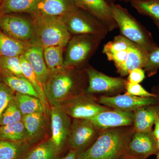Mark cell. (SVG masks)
Returning a JSON list of instances; mask_svg holds the SVG:
<instances>
[{
    "label": "cell",
    "mask_w": 159,
    "mask_h": 159,
    "mask_svg": "<svg viewBox=\"0 0 159 159\" xmlns=\"http://www.w3.org/2000/svg\"><path fill=\"white\" fill-rule=\"evenodd\" d=\"M67 68L50 74L43 87L48 102L60 105L67 99L86 93L88 77L86 68L83 70Z\"/></svg>",
    "instance_id": "obj_1"
},
{
    "label": "cell",
    "mask_w": 159,
    "mask_h": 159,
    "mask_svg": "<svg viewBox=\"0 0 159 159\" xmlns=\"http://www.w3.org/2000/svg\"><path fill=\"white\" fill-rule=\"evenodd\" d=\"M134 132L133 126L102 129L90 147L78 154L77 159H120Z\"/></svg>",
    "instance_id": "obj_2"
},
{
    "label": "cell",
    "mask_w": 159,
    "mask_h": 159,
    "mask_svg": "<svg viewBox=\"0 0 159 159\" xmlns=\"http://www.w3.org/2000/svg\"><path fill=\"white\" fill-rule=\"evenodd\" d=\"M102 53L109 61L114 62L122 77L128 76L134 69H144L149 55L148 51L121 34L104 44Z\"/></svg>",
    "instance_id": "obj_3"
},
{
    "label": "cell",
    "mask_w": 159,
    "mask_h": 159,
    "mask_svg": "<svg viewBox=\"0 0 159 159\" xmlns=\"http://www.w3.org/2000/svg\"><path fill=\"white\" fill-rule=\"evenodd\" d=\"M110 6L112 15L121 35L140 46L148 53L159 48L150 32L127 9L116 3L111 4Z\"/></svg>",
    "instance_id": "obj_4"
},
{
    "label": "cell",
    "mask_w": 159,
    "mask_h": 159,
    "mask_svg": "<svg viewBox=\"0 0 159 159\" xmlns=\"http://www.w3.org/2000/svg\"><path fill=\"white\" fill-rule=\"evenodd\" d=\"M34 25L35 40L43 47H66L70 39L62 17L34 15H31Z\"/></svg>",
    "instance_id": "obj_5"
},
{
    "label": "cell",
    "mask_w": 159,
    "mask_h": 159,
    "mask_svg": "<svg viewBox=\"0 0 159 159\" xmlns=\"http://www.w3.org/2000/svg\"><path fill=\"white\" fill-rule=\"evenodd\" d=\"M103 39L94 34H79L71 37L67 45L64 59L66 67H82L96 52Z\"/></svg>",
    "instance_id": "obj_6"
},
{
    "label": "cell",
    "mask_w": 159,
    "mask_h": 159,
    "mask_svg": "<svg viewBox=\"0 0 159 159\" xmlns=\"http://www.w3.org/2000/svg\"><path fill=\"white\" fill-rule=\"evenodd\" d=\"M71 34H94L105 38L109 31L101 22L88 12L75 7L62 17Z\"/></svg>",
    "instance_id": "obj_7"
},
{
    "label": "cell",
    "mask_w": 159,
    "mask_h": 159,
    "mask_svg": "<svg viewBox=\"0 0 159 159\" xmlns=\"http://www.w3.org/2000/svg\"><path fill=\"white\" fill-rule=\"evenodd\" d=\"M86 72L88 77L86 94L111 97L125 91L127 80L124 78L107 76L92 66L86 68Z\"/></svg>",
    "instance_id": "obj_8"
},
{
    "label": "cell",
    "mask_w": 159,
    "mask_h": 159,
    "mask_svg": "<svg viewBox=\"0 0 159 159\" xmlns=\"http://www.w3.org/2000/svg\"><path fill=\"white\" fill-rule=\"evenodd\" d=\"M60 105L69 116L87 120L112 109L99 103L96 96L86 93L67 99Z\"/></svg>",
    "instance_id": "obj_9"
},
{
    "label": "cell",
    "mask_w": 159,
    "mask_h": 159,
    "mask_svg": "<svg viewBox=\"0 0 159 159\" xmlns=\"http://www.w3.org/2000/svg\"><path fill=\"white\" fill-rule=\"evenodd\" d=\"M102 129L90 120L74 119L71 124L68 140L69 149L82 152L93 145Z\"/></svg>",
    "instance_id": "obj_10"
},
{
    "label": "cell",
    "mask_w": 159,
    "mask_h": 159,
    "mask_svg": "<svg viewBox=\"0 0 159 159\" xmlns=\"http://www.w3.org/2000/svg\"><path fill=\"white\" fill-rule=\"evenodd\" d=\"M0 29L7 35L25 43L35 40L32 20L12 14H0Z\"/></svg>",
    "instance_id": "obj_11"
},
{
    "label": "cell",
    "mask_w": 159,
    "mask_h": 159,
    "mask_svg": "<svg viewBox=\"0 0 159 159\" xmlns=\"http://www.w3.org/2000/svg\"><path fill=\"white\" fill-rule=\"evenodd\" d=\"M51 141L61 154L68 147V140L71 122L69 116L60 105L51 106Z\"/></svg>",
    "instance_id": "obj_12"
},
{
    "label": "cell",
    "mask_w": 159,
    "mask_h": 159,
    "mask_svg": "<svg viewBox=\"0 0 159 159\" xmlns=\"http://www.w3.org/2000/svg\"><path fill=\"white\" fill-rule=\"evenodd\" d=\"M98 101L101 105L113 109L133 112L145 106L159 103L157 97H138L126 93L111 97L101 96L98 98Z\"/></svg>",
    "instance_id": "obj_13"
},
{
    "label": "cell",
    "mask_w": 159,
    "mask_h": 159,
    "mask_svg": "<svg viewBox=\"0 0 159 159\" xmlns=\"http://www.w3.org/2000/svg\"><path fill=\"white\" fill-rule=\"evenodd\" d=\"M159 150L153 130L134 132L129 143L125 155L138 159H146L151 156L156 155Z\"/></svg>",
    "instance_id": "obj_14"
},
{
    "label": "cell",
    "mask_w": 159,
    "mask_h": 159,
    "mask_svg": "<svg viewBox=\"0 0 159 159\" xmlns=\"http://www.w3.org/2000/svg\"><path fill=\"white\" fill-rule=\"evenodd\" d=\"M77 8L97 18L108 29L109 32L118 29L112 15L110 4L106 0H73Z\"/></svg>",
    "instance_id": "obj_15"
},
{
    "label": "cell",
    "mask_w": 159,
    "mask_h": 159,
    "mask_svg": "<svg viewBox=\"0 0 159 159\" xmlns=\"http://www.w3.org/2000/svg\"><path fill=\"white\" fill-rule=\"evenodd\" d=\"M89 120L101 129L133 126L134 112L111 109L99 113Z\"/></svg>",
    "instance_id": "obj_16"
},
{
    "label": "cell",
    "mask_w": 159,
    "mask_h": 159,
    "mask_svg": "<svg viewBox=\"0 0 159 159\" xmlns=\"http://www.w3.org/2000/svg\"><path fill=\"white\" fill-rule=\"evenodd\" d=\"M24 55L43 87L50 74L44 57L43 47L36 40L34 41L30 44Z\"/></svg>",
    "instance_id": "obj_17"
},
{
    "label": "cell",
    "mask_w": 159,
    "mask_h": 159,
    "mask_svg": "<svg viewBox=\"0 0 159 159\" xmlns=\"http://www.w3.org/2000/svg\"><path fill=\"white\" fill-rule=\"evenodd\" d=\"M75 7L73 0H40L31 15L62 17Z\"/></svg>",
    "instance_id": "obj_18"
},
{
    "label": "cell",
    "mask_w": 159,
    "mask_h": 159,
    "mask_svg": "<svg viewBox=\"0 0 159 159\" xmlns=\"http://www.w3.org/2000/svg\"><path fill=\"white\" fill-rule=\"evenodd\" d=\"M159 116V103L145 106L134 111L133 127L135 132H141L152 130L155 120Z\"/></svg>",
    "instance_id": "obj_19"
},
{
    "label": "cell",
    "mask_w": 159,
    "mask_h": 159,
    "mask_svg": "<svg viewBox=\"0 0 159 159\" xmlns=\"http://www.w3.org/2000/svg\"><path fill=\"white\" fill-rule=\"evenodd\" d=\"M34 145L30 142H14L0 139V159H23Z\"/></svg>",
    "instance_id": "obj_20"
},
{
    "label": "cell",
    "mask_w": 159,
    "mask_h": 159,
    "mask_svg": "<svg viewBox=\"0 0 159 159\" xmlns=\"http://www.w3.org/2000/svg\"><path fill=\"white\" fill-rule=\"evenodd\" d=\"M31 43L23 42L14 39L0 29V57H14L23 55Z\"/></svg>",
    "instance_id": "obj_21"
},
{
    "label": "cell",
    "mask_w": 159,
    "mask_h": 159,
    "mask_svg": "<svg viewBox=\"0 0 159 159\" xmlns=\"http://www.w3.org/2000/svg\"><path fill=\"white\" fill-rule=\"evenodd\" d=\"M0 75H2L3 82L12 91L39 98L33 86L24 76H16L5 72H1Z\"/></svg>",
    "instance_id": "obj_22"
},
{
    "label": "cell",
    "mask_w": 159,
    "mask_h": 159,
    "mask_svg": "<svg viewBox=\"0 0 159 159\" xmlns=\"http://www.w3.org/2000/svg\"><path fill=\"white\" fill-rule=\"evenodd\" d=\"M60 154L50 139L34 145L23 159H60Z\"/></svg>",
    "instance_id": "obj_23"
},
{
    "label": "cell",
    "mask_w": 159,
    "mask_h": 159,
    "mask_svg": "<svg viewBox=\"0 0 159 159\" xmlns=\"http://www.w3.org/2000/svg\"><path fill=\"white\" fill-rule=\"evenodd\" d=\"M45 113H35L23 116L22 122L30 140L34 144L42 134L45 124Z\"/></svg>",
    "instance_id": "obj_24"
},
{
    "label": "cell",
    "mask_w": 159,
    "mask_h": 159,
    "mask_svg": "<svg viewBox=\"0 0 159 159\" xmlns=\"http://www.w3.org/2000/svg\"><path fill=\"white\" fill-rule=\"evenodd\" d=\"M21 69L23 76L31 83L41 101L45 111L48 107L49 103L47 100L43 87L38 79L34 70L24 54L20 56Z\"/></svg>",
    "instance_id": "obj_25"
},
{
    "label": "cell",
    "mask_w": 159,
    "mask_h": 159,
    "mask_svg": "<svg viewBox=\"0 0 159 159\" xmlns=\"http://www.w3.org/2000/svg\"><path fill=\"white\" fill-rule=\"evenodd\" d=\"M0 139L14 142H31L22 121L0 125Z\"/></svg>",
    "instance_id": "obj_26"
},
{
    "label": "cell",
    "mask_w": 159,
    "mask_h": 159,
    "mask_svg": "<svg viewBox=\"0 0 159 159\" xmlns=\"http://www.w3.org/2000/svg\"><path fill=\"white\" fill-rule=\"evenodd\" d=\"M63 47L51 46L43 48V56L50 74L65 70L64 63Z\"/></svg>",
    "instance_id": "obj_27"
},
{
    "label": "cell",
    "mask_w": 159,
    "mask_h": 159,
    "mask_svg": "<svg viewBox=\"0 0 159 159\" xmlns=\"http://www.w3.org/2000/svg\"><path fill=\"white\" fill-rule=\"evenodd\" d=\"M40 0H3L0 5V14L27 12L31 14Z\"/></svg>",
    "instance_id": "obj_28"
},
{
    "label": "cell",
    "mask_w": 159,
    "mask_h": 159,
    "mask_svg": "<svg viewBox=\"0 0 159 159\" xmlns=\"http://www.w3.org/2000/svg\"><path fill=\"white\" fill-rule=\"evenodd\" d=\"M15 99L24 116L35 113H45L41 101L37 97L16 93Z\"/></svg>",
    "instance_id": "obj_29"
},
{
    "label": "cell",
    "mask_w": 159,
    "mask_h": 159,
    "mask_svg": "<svg viewBox=\"0 0 159 159\" xmlns=\"http://www.w3.org/2000/svg\"><path fill=\"white\" fill-rule=\"evenodd\" d=\"M131 6L140 14L151 19L159 30V1L154 0H135Z\"/></svg>",
    "instance_id": "obj_30"
},
{
    "label": "cell",
    "mask_w": 159,
    "mask_h": 159,
    "mask_svg": "<svg viewBox=\"0 0 159 159\" xmlns=\"http://www.w3.org/2000/svg\"><path fill=\"white\" fill-rule=\"evenodd\" d=\"M23 116L14 97L0 118V125L22 122Z\"/></svg>",
    "instance_id": "obj_31"
},
{
    "label": "cell",
    "mask_w": 159,
    "mask_h": 159,
    "mask_svg": "<svg viewBox=\"0 0 159 159\" xmlns=\"http://www.w3.org/2000/svg\"><path fill=\"white\" fill-rule=\"evenodd\" d=\"M1 72H5L17 76H24L21 69L20 56L0 57Z\"/></svg>",
    "instance_id": "obj_32"
},
{
    "label": "cell",
    "mask_w": 159,
    "mask_h": 159,
    "mask_svg": "<svg viewBox=\"0 0 159 159\" xmlns=\"http://www.w3.org/2000/svg\"><path fill=\"white\" fill-rule=\"evenodd\" d=\"M144 70L149 77L157 74L159 70V47L149 53L148 61Z\"/></svg>",
    "instance_id": "obj_33"
},
{
    "label": "cell",
    "mask_w": 159,
    "mask_h": 159,
    "mask_svg": "<svg viewBox=\"0 0 159 159\" xmlns=\"http://www.w3.org/2000/svg\"><path fill=\"white\" fill-rule=\"evenodd\" d=\"M14 97V91L4 83L1 82L0 83V118Z\"/></svg>",
    "instance_id": "obj_34"
},
{
    "label": "cell",
    "mask_w": 159,
    "mask_h": 159,
    "mask_svg": "<svg viewBox=\"0 0 159 159\" xmlns=\"http://www.w3.org/2000/svg\"><path fill=\"white\" fill-rule=\"evenodd\" d=\"M125 93L129 95L141 97H156L153 93H151L145 89L140 84L127 82L125 86Z\"/></svg>",
    "instance_id": "obj_35"
},
{
    "label": "cell",
    "mask_w": 159,
    "mask_h": 159,
    "mask_svg": "<svg viewBox=\"0 0 159 159\" xmlns=\"http://www.w3.org/2000/svg\"><path fill=\"white\" fill-rule=\"evenodd\" d=\"M145 78V72L144 69L136 68L131 71L128 74L127 82L132 83L139 84Z\"/></svg>",
    "instance_id": "obj_36"
},
{
    "label": "cell",
    "mask_w": 159,
    "mask_h": 159,
    "mask_svg": "<svg viewBox=\"0 0 159 159\" xmlns=\"http://www.w3.org/2000/svg\"><path fill=\"white\" fill-rule=\"evenodd\" d=\"M77 155L78 152L77 151L69 149L67 153L60 159H77Z\"/></svg>",
    "instance_id": "obj_37"
},
{
    "label": "cell",
    "mask_w": 159,
    "mask_h": 159,
    "mask_svg": "<svg viewBox=\"0 0 159 159\" xmlns=\"http://www.w3.org/2000/svg\"><path fill=\"white\" fill-rule=\"evenodd\" d=\"M155 128L153 130L154 135L156 138L157 140L159 139V116L157 117L155 120Z\"/></svg>",
    "instance_id": "obj_38"
},
{
    "label": "cell",
    "mask_w": 159,
    "mask_h": 159,
    "mask_svg": "<svg viewBox=\"0 0 159 159\" xmlns=\"http://www.w3.org/2000/svg\"><path fill=\"white\" fill-rule=\"evenodd\" d=\"M106 1L109 4H112V3H115L117 1H123V2H131L133 1H135V0H106Z\"/></svg>",
    "instance_id": "obj_39"
},
{
    "label": "cell",
    "mask_w": 159,
    "mask_h": 159,
    "mask_svg": "<svg viewBox=\"0 0 159 159\" xmlns=\"http://www.w3.org/2000/svg\"><path fill=\"white\" fill-rule=\"evenodd\" d=\"M154 94L156 95L159 100V86H155L153 88V93Z\"/></svg>",
    "instance_id": "obj_40"
},
{
    "label": "cell",
    "mask_w": 159,
    "mask_h": 159,
    "mask_svg": "<svg viewBox=\"0 0 159 159\" xmlns=\"http://www.w3.org/2000/svg\"><path fill=\"white\" fill-rule=\"evenodd\" d=\"M120 159H138L133 157L128 156L127 155H124Z\"/></svg>",
    "instance_id": "obj_41"
},
{
    "label": "cell",
    "mask_w": 159,
    "mask_h": 159,
    "mask_svg": "<svg viewBox=\"0 0 159 159\" xmlns=\"http://www.w3.org/2000/svg\"><path fill=\"white\" fill-rule=\"evenodd\" d=\"M157 156V159H159V150L158 152L157 153V154L156 155Z\"/></svg>",
    "instance_id": "obj_42"
},
{
    "label": "cell",
    "mask_w": 159,
    "mask_h": 159,
    "mask_svg": "<svg viewBox=\"0 0 159 159\" xmlns=\"http://www.w3.org/2000/svg\"><path fill=\"white\" fill-rule=\"evenodd\" d=\"M157 146L158 149H159V140H157Z\"/></svg>",
    "instance_id": "obj_43"
},
{
    "label": "cell",
    "mask_w": 159,
    "mask_h": 159,
    "mask_svg": "<svg viewBox=\"0 0 159 159\" xmlns=\"http://www.w3.org/2000/svg\"><path fill=\"white\" fill-rule=\"evenodd\" d=\"M2 0H0V5H1V3H2Z\"/></svg>",
    "instance_id": "obj_44"
},
{
    "label": "cell",
    "mask_w": 159,
    "mask_h": 159,
    "mask_svg": "<svg viewBox=\"0 0 159 159\" xmlns=\"http://www.w3.org/2000/svg\"><path fill=\"white\" fill-rule=\"evenodd\" d=\"M1 68H0V74H1Z\"/></svg>",
    "instance_id": "obj_45"
},
{
    "label": "cell",
    "mask_w": 159,
    "mask_h": 159,
    "mask_svg": "<svg viewBox=\"0 0 159 159\" xmlns=\"http://www.w3.org/2000/svg\"><path fill=\"white\" fill-rule=\"evenodd\" d=\"M154 1H159V0H154Z\"/></svg>",
    "instance_id": "obj_46"
},
{
    "label": "cell",
    "mask_w": 159,
    "mask_h": 159,
    "mask_svg": "<svg viewBox=\"0 0 159 159\" xmlns=\"http://www.w3.org/2000/svg\"><path fill=\"white\" fill-rule=\"evenodd\" d=\"M1 79H0V83H1Z\"/></svg>",
    "instance_id": "obj_47"
},
{
    "label": "cell",
    "mask_w": 159,
    "mask_h": 159,
    "mask_svg": "<svg viewBox=\"0 0 159 159\" xmlns=\"http://www.w3.org/2000/svg\"><path fill=\"white\" fill-rule=\"evenodd\" d=\"M2 1H3V0H2Z\"/></svg>",
    "instance_id": "obj_48"
}]
</instances>
